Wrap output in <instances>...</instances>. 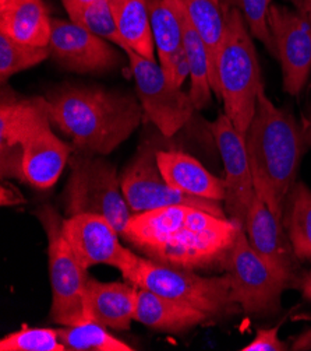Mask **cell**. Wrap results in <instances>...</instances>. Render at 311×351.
<instances>
[{"mask_svg":"<svg viewBox=\"0 0 311 351\" xmlns=\"http://www.w3.org/2000/svg\"><path fill=\"white\" fill-rule=\"evenodd\" d=\"M157 147L146 143L140 146L133 160L120 173L124 199L133 212L144 213L165 206L186 204L206 210L213 215L228 217L221 202L186 195L172 188L163 178L157 160Z\"/></svg>","mask_w":311,"mask_h":351,"instance_id":"8","label":"cell"},{"mask_svg":"<svg viewBox=\"0 0 311 351\" xmlns=\"http://www.w3.org/2000/svg\"><path fill=\"white\" fill-rule=\"evenodd\" d=\"M120 273L124 282L137 289L200 309L210 315L211 319L229 317L240 309L232 300L228 273L218 277H204L194 270L162 265L135 254Z\"/></svg>","mask_w":311,"mask_h":351,"instance_id":"5","label":"cell"},{"mask_svg":"<svg viewBox=\"0 0 311 351\" xmlns=\"http://www.w3.org/2000/svg\"><path fill=\"white\" fill-rule=\"evenodd\" d=\"M49 123L52 122L46 97L17 98L9 93H3L0 104L2 152L17 147L29 133Z\"/></svg>","mask_w":311,"mask_h":351,"instance_id":"21","label":"cell"},{"mask_svg":"<svg viewBox=\"0 0 311 351\" xmlns=\"http://www.w3.org/2000/svg\"><path fill=\"white\" fill-rule=\"evenodd\" d=\"M282 224L299 261H311V189L296 181L284 208Z\"/></svg>","mask_w":311,"mask_h":351,"instance_id":"26","label":"cell"},{"mask_svg":"<svg viewBox=\"0 0 311 351\" xmlns=\"http://www.w3.org/2000/svg\"><path fill=\"white\" fill-rule=\"evenodd\" d=\"M51 125L29 133L17 147L2 152L3 178H18L41 191L59 181L73 149L53 133Z\"/></svg>","mask_w":311,"mask_h":351,"instance_id":"11","label":"cell"},{"mask_svg":"<svg viewBox=\"0 0 311 351\" xmlns=\"http://www.w3.org/2000/svg\"><path fill=\"white\" fill-rule=\"evenodd\" d=\"M300 291L303 294V298L307 301H311V270L304 273V277L300 285Z\"/></svg>","mask_w":311,"mask_h":351,"instance_id":"36","label":"cell"},{"mask_svg":"<svg viewBox=\"0 0 311 351\" xmlns=\"http://www.w3.org/2000/svg\"><path fill=\"white\" fill-rule=\"evenodd\" d=\"M150 0H111L118 29L129 49L155 60V43L148 10Z\"/></svg>","mask_w":311,"mask_h":351,"instance_id":"24","label":"cell"},{"mask_svg":"<svg viewBox=\"0 0 311 351\" xmlns=\"http://www.w3.org/2000/svg\"><path fill=\"white\" fill-rule=\"evenodd\" d=\"M0 34L36 47H49L52 19L44 0H6L0 3Z\"/></svg>","mask_w":311,"mask_h":351,"instance_id":"20","label":"cell"},{"mask_svg":"<svg viewBox=\"0 0 311 351\" xmlns=\"http://www.w3.org/2000/svg\"><path fill=\"white\" fill-rule=\"evenodd\" d=\"M144 114L162 136H175L191 119L195 107L190 94L172 84L163 69L131 49L124 51Z\"/></svg>","mask_w":311,"mask_h":351,"instance_id":"9","label":"cell"},{"mask_svg":"<svg viewBox=\"0 0 311 351\" xmlns=\"http://www.w3.org/2000/svg\"><path fill=\"white\" fill-rule=\"evenodd\" d=\"M49 117L76 150L108 156L140 126L143 105L134 95L99 86L63 84L46 94Z\"/></svg>","mask_w":311,"mask_h":351,"instance_id":"2","label":"cell"},{"mask_svg":"<svg viewBox=\"0 0 311 351\" xmlns=\"http://www.w3.org/2000/svg\"><path fill=\"white\" fill-rule=\"evenodd\" d=\"M225 167V210L229 219L246 227L249 208L256 196L246 140L224 112L208 125Z\"/></svg>","mask_w":311,"mask_h":351,"instance_id":"14","label":"cell"},{"mask_svg":"<svg viewBox=\"0 0 311 351\" xmlns=\"http://www.w3.org/2000/svg\"><path fill=\"white\" fill-rule=\"evenodd\" d=\"M51 58L49 47H36L18 43L0 34V80L6 83L16 73L31 69Z\"/></svg>","mask_w":311,"mask_h":351,"instance_id":"29","label":"cell"},{"mask_svg":"<svg viewBox=\"0 0 311 351\" xmlns=\"http://www.w3.org/2000/svg\"><path fill=\"white\" fill-rule=\"evenodd\" d=\"M96 322L57 328L59 340L73 351H133L134 348L111 335Z\"/></svg>","mask_w":311,"mask_h":351,"instance_id":"28","label":"cell"},{"mask_svg":"<svg viewBox=\"0 0 311 351\" xmlns=\"http://www.w3.org/2000/svg\"><path fill=\"white\" fill-rule=\"evenodd\" d=\"M49 48L60 67L76 73L109 72L120 63L118 51L107 40L73 21L52 19Z\"/></svg>","mask_w":311,"mask_h":351,"instance_id":"15","label":"cell"},{"mask_svg":"<svg viewBox=\"0 0 311 351\" xmlns=\"http://www.w3.org/2000/svg\"><path fill=\"white\" fill-rule=\"evenodd\" d=\"M63 234L84 269L108 265L123 270L134 252L123 248L119 232L108 219L99 215H76L64 219Z\"/></svg>","mask_w":311,"mask_h":351,"instance_id":"16","label":"cell"},{"mask_svg":"<svg viewBox=\"0 0 311 351\" xmlns=\"http://www.w3.org/2000/svg\"><path fill=\"white\" fill-rule=\"evenodd\" d=\"M38 217L46 238L52 289L51 319L60 326L90 322L85 313L88 271L81 266L63 234L64 219L49 204L41 206Z\"/></svg>","mask_w":311,"mask_h":351,"instance_id":"7","label":"cell"},{"mask_svg":"<svg viewBox=\"0 0 311 351\" xmlns=\"http://www.w3.org/2000/svg\"><path fill=\"white\" fill-rule=\"evenodd\" d=\"M62 5L68 17H70V21L84 27L90 32L98 35V37L115 44L123 52L129 49L118 29L111 8V0H99V2L88 6H77L68 2H62Z\"/></svg>","mask_w":311,"mask_h":351,"instance_id":"27","label":"cell"},{"mask_svg":"<svg viewBox=\"0 0 311 351\" xmlns=\"http://www.w3.org/2000/svg\"><path fill=\"white\" fill-rule=\"evenodd\" d=\"M245 228L229 217L174 204L131 216L123 238L146 258L186 270L228 269Z\"/></svg>","mask_w":311,"mask_h":351,"instance_id":"1","label":"cell"},{"mask_svg":"<svg viewBox=\"0 0 311 351\" xmlns=\"http://www.w3.org/2000/svg\"><path fill=\"white\" fill-rule=\"evenodd\" d=\"M2 351H67L59 340L57 329L49 328H23L0 340Z\"/></svg>","mask_w":311,"mask_h":351,"instance_id":"30","label":"cell"},{"mask_svg":"<svg viewBox=\"0 0 311 351\" xmlns=\"http://www.w3.org/2000/svg\"><path fill=\"white\" fill-rule=\"evenodd\" d=\"M301 128H303V134H304V140L308 146V149L311 147V101L307 104L306 111L301 117Z\"/></svg>","mask_w":311,"mask_h":351,"instance_id":"33","label":"cell"},{"mask_svg":"<svg viewBox=\"0 0 311 351\" xmlns=\"http://www.w3.org/2000/svg\"><path fill=\"white\" fill-rule=\"evenodd\" d=\"M60 2H68V3H73L77 6H88V5L99 2V0H60Z\"/></svg>","mask_w":311,"mask_h":351,"instance_id":"37","label":"cell"},{"mask_svg":"<svg viewBox=\"0 0 311 351\" xmlns=\"http://www.w3.org/2000/svg\"><path fill=\"white\" fill-rule=\"evenodd\" d=\"M134 321L158 332L180 333L213 319L200 309L137 289Z\"/></svg>","mask_w":311,"mask_h":351,"instance_id":"19","label":"cell"},{"mask_svg":"<svg viewBox=\"0 0 311 351\" xmlns=\"http://www.w3.org/2000/svg\"><path fill=\"white\" fill-rule=\"evenodd\" d=\"M253 35L237 8L225 9V34L217 60L219 97L228 118L246 134L264 88Z\"/></svg>","mask_w":311,"mask_h":351,"instance_id":"4","label":"cell"},{"mask_svg":"<svg viewBox=\"0 0 311 351\" xmlns=\"http://www.w3.org/2000/svg\"><path fill=\"white\" fill-rule=\"evenodd\" d=\"M272 0H237V9L243 13L247 27L254 38L261 41L267 49L276 56L275 43L267 23L268 10Z\"/></svg>","mask_w":311,"mask_h":351,"instance_id":"31","label":"cell"},{"mask_svg":"<svg viewBox=\"0 0 311 351\" xmlns=\"http://www.w3.org/2000/svg\"><path fill=\"white\" fill-rule=\"evenodd\" d=\"M157 160L165 181L190 196L224 202L225 181L215 177L197 158L178 150H158Z\"/></svg>","mask_w":311,"mask_h":351,"instance_id":"17","label":"cell"},{"mask_svg":"<svg viewBox=\"0 0 311 351\" xmlns=\"http://www.w3.org/2000/svg\"><path fill=\"white\" fill-rule=\"evenodd\" d=\"M2 2H6V0H0V3H2Z\"/></svg>","mask_w":311,"mask_h":351,"instance_id":"39","label":"cell"},{"mask_svg":"<svg viewBox=\"0 0 311 351\" xmlns=\"http://www.w3.org/2000/svg\"><path fill=\"white\" fill-rule=\"evenodd\" d=\"M292 350H311V329L303 332L296 337Z\"/></svg>","mask_w":311,"mask_h":351,"instance_id":"34","label":"cell"},{"mask_svg":"<svg viewBox=\"0 0 311 351\" xmlns=\"http://www.w3.org/2000/svg\"><path fill=\"white\" fill-rule=\"evenodd\" d=\"M230 295L249 317H271L281 311L285 286L250 247L246 231H240L228 263Z\"/></svg>","mask_w":311,"mask_h":351,"instance_id":"10","label":"cell"},{"mask_svg":"<svg viewBox=\"0 0 311 351\" xmlns=\"http://www.w3.org/2000/svg\"><path fill=\"white\" fill-rule=\"evenodd\" d=\"M178 3L179 0H150L148 2L151 28L159 64L169 82L178 56L185 51Z\"/></svg>","mask_w":311,"mask_h":351,"instance_id":"22","label":"cell"},{"mask_svg":"<svg viewBox=\"0 0 311 351\" xmlns=\"http://www.w3.org/2000/svg\"><path fill=\"white\" fill-rule=\"evenodd\" d=\"M296 10L311 21V0H292Z\"/></svg>","mask_w":311,"mask_h":351,"instance_id":"35","label":"cell"},{"mask_svg":"<svg viewBox=\"0 0 311 351\" xmlns=\"http://www.w3.org/2000/svg\"><path fill=\"white\" fill-rule=\"evenodd\" d=\"M245 231L250 247L280 278L285 289L300 290L306 273L301 262L293 251L282 220L273 216L257 193L249 208Z\"/></svg>","mask_w":311,"mask_h":351,"instance_id":"12","label":"cell"},{"mask_svg":"<svg viewBox=\"0 0 311 351\" xmlns=\"http://www.w3.org/2000/svg\"><path fill=\"white\" fill-rule=\"evenodd\" d=\"M281 325H276L268 329H258L253 341L245 346L243 351H285L289 350L288 344L284 343L278 333Z\"/></svg>","mask_w":311,"mask_h":351,"instance_id":"32","label":"cell"},{"mask_svg":"<svg viewBox=\"0 0 311 351\" xmlns=\"http://www.w3.org/2000/svg\"><path fill=\"white\" fill-rule=\"evenodd\" d=\"M137 287L130 283H103L88 278L85 290V313L91 322L108 329L127 330L134 321Z\"/></svg>","mask_w":311,"mask_h":351,"instance_id":"18","label":"cell"},{"mask_svg":"<svg viewBox=\"0 0 311 351\" xmlns=\"http://www.w3.org/2000/svg\"><path fill=\"white\" fill-rule=\"evenodd\" d=\"M178 12L183 31V47L190 64V98L195 110H204L211 104V62L208 51L193 27L183 0H179Z\"/></svg>","mask_w":311,"mask_h":351,"instance_id":"23","label":"cell"},{"mask_svg":"<svg viewBox=\"0 0 311 351\" xmlns=\"http://www.w3.org/2000/svg\"><path fill=\"white\" fill-rule=\"evenodd\" d=\"M221 3L225 9L228 8H237V0H221Z\"/></svg>","mask_w":311,"mask_h":351,"instance_id":"38","label":"cell"},{"mask_svg":"<svg viewBox=\"0 0 311 351\" xmlns=\"http://www.w3.org/2000/svg\"><path fill=\"white\" fill-rule=\"evenodd\" d=\"M245 140L254 191L273 216L282 220L286 197L308 149L301 123L290 111L275 107L262 88Z\"/></svg>","mask_w":311,"mask_h":351,"instance_id":"3","label":"cell"},{"mask_svg":"<svg viewBox=\"0 0 311 351\" xmlns=\"http://www.w3.org/2000/svg\"><path fill=\"white\" fill-rule=\"evenodd\" d=\"M193 27L202 38L211 62V87L217 98L219 86L217 79V60L225 34V8L221 0H183Z\"/></svg>","mask_w":311,"mask_h":351,"instance_id":"25","label":"cell"},{"mask_svg":"<svg viewBox=\"0 0 311 351\" xmlns=\"http://www.w3.org/2000/svg\"><path fill=\"white\" fill-rule=\"evenodd\" d=\"M267 23L281 62L284 90L297 97L311 75V21L297 10L271 5Z\"/></svg>","mask_w":311,"mask_h":351,"instance_id":"13","label":"cell"},{"mask_svg":"<svg viewBox=\"0 0 311 351\" xmlns=\"http://www.w3.org/2000/svg\"><path fill=\"white\" fill-rule=\"evenodd\" d=\"M70 175L63 193L64 213L99 215L108 219L116 231L123 235L133 216L120 184L115 165L103 156L73 150Z\"/></svg>","mask_w":311,"mask_h":351,"instance_id":"6","label":"cell"}]
</instances>
